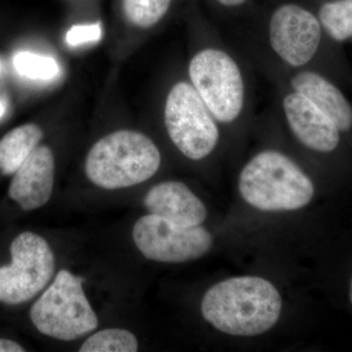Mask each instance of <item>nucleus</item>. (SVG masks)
Instances as JSON below:
<instances>
[{"instance_id":"6","label":"nucleus","mask_w":352,"mask_h":352,"mask_svg":"<svg viewBox=\"0 0 352 352\" xmlns=\"http://www.w3.org/2000/svg\"><path fill=\"white\" fill-rule=\"evenodd\" d=\"M194 88L215 120L229 124L244 106L245 87L237 63L217 50L201 51L189 65Z\"/></svg>"},{"instance_id":"22","label":"nucleus","mask_w":352,"mask_h":352,"mask_svg":"<svg viewBox=\"0 0 352 352\" xmlns=\"http://www.w3.org/2000/svg\"><path fill=\"white\" fill-rule=\"evenodd\" d=\"M6 106H4L3 103H1V102H0V118H1L2 116L4 115V113H6Z\"/></svg>"},{"instance_id":"23","label":"nucleus","mask_w":352,"mask_h":352,"mask_svg":"<svg viewBox=\"0 0 352 352\" xmlns=\"http://www.w3.org/2000/svg\"><path fill=\"white\" fill-rule=\"evenodd\" d=\"M349 298H351V302L352 305V278L351 282V288H349Z\"/></svg>"},{"instance_id":"5","label":"nucleus","mask_w":352,"mask_h":352,"mask_svg":"<svg viewBox=\"0 0 352 352\" xmlns=\"http://www.w3.org/2000/svg\"><path fill=\"white\" fill-rule=\"evenodd\" d=\"M214 118L194 87L187 82L171 88L164 108V124L177 149L198 161L208 156L219 142Z\"/></svg>"},{"instance_id":"9","label":"nucleus","mask_w":352,"mask_h":352,"mask_svg":"<svg viewBox=\"0 0 352 352\" xmlns=\"http://www.w3.org/2000/svg\"><path fill=\"white\" fill-rule=\"evenodd\" d=\"M321 36L320 22L296 4L280 6L271 17V46L289 66L307 64L318 50Z\"/></svg>"},{"instance_id":"15","label":"nucleus","mask_w":352,"mask_h":352,"mask_svg":"<svg viewBox=\"0 0 352 352\" xmlns=\"http://www.w3.org/2000/svg\"><path fill=\"white\" fill-rule=\"evenodd\" d=\"M319 20L335 41L352 38V0H336L323 4L319 10Z\"/></svg>"},{"instance_id":"11","label":"nucleus","mask_w":352,"mask_h":352,"mask_svg":"<svg viewBox=\"0 0 352 352\" xmlns=\"http://www.w3.org/2000/svg\"><path fill=\"white\" fill-rule=\"evenodd\" d=\"M285 115L296 138L314 151L332 152L340 142V131L333 120L307 97L293 92L285 97Z\"/></svg>"},{"instance_id":"13","label":"nucleus","mask_w":352,"mask_h":352,"mask_svg":"<svg viewBox=\"0 0 352 352\" xmlns=\"http://www.w3.org/2000/svg\"><path fill=\"white\" fill-rule=\"evenodd\" d=\"M292 87L330 118L340 131L346 132L351 129V104L339 88L325 78L314 72H302L294 76Z\"/></svg>"},{"instance_id":"12","label":"nucleus","mask_w":352,"mask_h":352,"mask_svg":"<svg viewBox=\"0 0 352 352\" xmlns=\"http://www.w3.org/2000/svg\"><path fill=\"white\" fill-rule=\"evenodd\" d=\"M144 206L150 214L180 226H201L208 217L203 201L179 182H162L153 187L146 194Z\"/></svg>"},{"instance_id":"1","label":"nucleus","mask_w":352,"mask_h":352,"mask_svg":"<svg viewBox=\"0 0 352 352\" xmlns=\"http://www.w3.org/2000/svg\"><path fill=\"white\" fill-rule=\"evenodd\" d=\"M282 298L268 280L242 276L224 280L208 289L201 314L221 332L254 337L267 332L279 320Z\"/></svg>"},{"instance_id":"16","label":"nucleus","mask_w":352,"mask_h":352,"mask_svg":"<svg viewBox=\"0 0 352 352\" xmlns=\"http://www.w3.org/2000/svg\"><path fill=\"white\" fill-rule=\"evenodd\" d=\"M138 340L135 336L124 329H106L88 338L80 352H135Z\"/></svg>"},{"instance_id":"7","label":"nucleus","mask_w":352,"mask_h":352,"mask_svg":"<svg viewBox=\"0 0 352 352\" xmlns=\"http://www.w3.org/2000/svg\"><path fill=\"white\" fill-rule=\"evenodd\" d=\"M12 263L0 267V302L16 305L32 300L51 281L55 258L38 234L23 232L10 247Z\"/></svg>"},{"instance_id":"3","label":"nucleus","mask_w":352,"mask_h":352,"mask_svg":"<svg viewBox=\"0 0 352 352\" xmlns=\"http://www.w3.org/2000/svg\"><path fill=\"white\" fill-rule=\"evenodd\" d=\"M161 166L157 146L145 134L119 131L97 141L88 153L85 173L100 188L134 186L150 179Z\"/></svg>"},{"instance_id":"18","label":"nucleus","mask_w":352,"mask_h":352,"mask_svg":"<svg viewBox=\"0 0 352 352\" xmlns=\"http://www.w3.org/2000/svg\"><path fill=\"white\" fill-rule=\"evenodd\" d=\"M14 68L25 78L31 80H50L56 78L60 68L56 60L34 53H18L13 60Z\"/></svg>"},{"instance_id":"21","label":"nucleus","mask_w":352,"mask_h":352,"mask_svg":"<svg viewBox=\"0 0 352 352\" xmlns=\"http://www.w3.org/2000/svg\"><path fill=\"white\" fill-rule=\"evenodd\" d=\"M220 4L224 6L234 7L242 6L245 3V0H217Z\"/></svg>"},{"instance_id":"17","label":"nucleus","mask_w":352,"mask_h":352,"mask_svg":"<svg viewBox=\"0 0 352 352\" xmlns=\"http://www.w3.org/2000/svg\"><path fill=\"white\" fill-rule=\"evenodd\" d=\"M171 0H124L126 19L136 27L156 25L168 12Z\"/></svg>"},{"instance_id":"14","label":"nucleus","mask_w":352,"mask_h":352,"mask_svg":"<svg viewBox=\"0 0 352 352\" xmlns=\"http://www.w3.org/2000/svg\"><path fill=\"white\" fill-rule=\"evenodd\" d=\"M41 127L27 124L16 127L0 139V171L14 175L43 139Z\"/></svg>"},{"instance_id":"20","label":"nucleus","mask_w":352,"mask_h":352,"mask_svg":"<svg viewBox=\"0 0 352 352\" xmlns=\"http://www.w3.org/2000/svg\"><path fill=\"white\" fill-rule=\"evenodd\" d=\"M25 349L11 340L0 339V352H24Z\"/></svg>"},{"instance_id":"8","label":"nucleus","mask_w":352,"mask_h":352,"mask_svg":"<svg viewBox=\"0 0 352 352\" xmlns=\"http://www.w3.org/2000/svg\"><path fill=\"white\" fill-rule=\"evenodd\" d=\"M141 254L150 261L180 263L205 256L212 237L201 226H185L155 214L140 217L132 231Z\"/></svg>"},{"instance_id":"4","label":"nucleus","mask_w":352,"mask_h":352,"mask_svg":"<svg viewBox=\"0 0 352 352\" xmlns=\"http://www.w3.org/2000/svg\"><path fill=\"white\" fill-rule=\"evenodd\" d=\"M85 279L68 270L58 272L54 282L30 311L34 327L60 340L80 339L98 326V318L85 296Z\"/></svg>"},{"instance_id":"10","label":"nucleus","mask_w":352,"mask_h":352,"mask_svg":"<svg viewBox=\"0 0 352 352\" xmlns=\"http://www.w3.org/2000/svg\"><path fill=\"white\" fill-rule=\"evenodd\" d=\"M55 161L47 146H38L14 173L9 197L25 212L48 203L54 187Z\"/></svg>"},{"instance_id":"2","label":"nucleus","mask_w":352,"mask_h":352,"mask_svg":"<svg viewBox=\"0 0 352 352\" xmlns=\"http://www.w3.org/2000/svg\"><path fill=\"white\" fill-rule=\"evenodd\" d=\"M241 196L263 212H289L307 206L314 196L310 178L289 157L264 151L252 157L240 173Z\"/></svg>"},{"instance_id":"19","label":"nucleus","mask_w":352,"mask_h":352,"mask_svg":"<svg viewBox=\"0 0 352 352\" xmlns=\"http://www.w3.org/2000/svg\"><path fill=\"white\" fill-rule=\"evenodd\" d=\"M102 36L100 24L74 25L66 36L69 45L78 46L88 43L98 41Z\"/></svg>"}]
</instances>
